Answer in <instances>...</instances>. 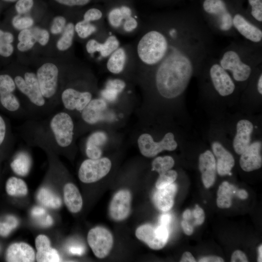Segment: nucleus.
<instances>
[{
  "label": "nucleus",
  "mask_w": 262,
  "mask_h": 262,
  "mask_svg": "<svg viewBox=\"0 0 262 262\" xmlns=\"http://www.w3.org/2000/svg\"><path fill=\"white\" fill-rule=\"evenodd\" d=\"M37 199L44 206L56 209L60 208L62 204L61 199L51 191L42 188L37 195Z\"/></svg>",
  "instance_id": "obj_32"
},
{
  "label": "nucleus",
  "mask_w": 262,
  "mask_h": 262,
  "mask_svg": "<svg viewBox=\"0 0 262 262\" xmlns=\"http://www.w3.org/2000/svg\"><path fill=\"white\" fill-rule=\"evenodd\" d=\"M126 59V53L123 48H118L110 55L107 63L108 70L114 74H118L124 69Z\"/></svg>",
  "instance_id": "obj_30"
},
{
  "label": "nucleus",
  "mask_w": 262,
  "mask_h": 262,
  "mask_svg": "<svg viewBox=\"0 0 262 262\" xmlns=\"http://www.w3.org/2000/svg\"><path fill=\"white\" fill-rule=\"evenodd\" d=\"M92 97L89 92L67 87L60 92V105L62 104L66 112L76 110L81 113L91 100Z\"/></svg>",
  "instance_id": "obj_11"
},
{
  "label": "nucleus",
  "mask_w": 262,
  "mask_h": 262,
  "mask_svg": "<svg viewBox=\"0 0 262 262\" xmlns=\"http://www.w3.org/2000/svg\"><path fill=\"white\" fill-rule=\"evenodd\" d=\"M17 218L12 215L6 216L5 221H0V236L6 237L18 225Z\"/></svg>",
  "instance_id": "obj_41"
},
{
  "label": "nucleus",
  "mask_w": 262,
  "mask_h": 262,
  "mask_svg": "<svg viewBox=\"0 0 262 262\" xmlns=\"http://www.w3.org/2000/svg\"><path fill=\"white\" fill-rule=\"evenodd\" d=\"M131 195L128 190L118 191L114 196L109 206L111 217L117 221L127 218L131 212Z\"/></svg>",
  "instance_id": "obj_13"
},
{
  "label": "nucleus",
  "mask_w": 262,
  "mask_h": 262,
  "mask_svg": "<svg viewBox=\"0 0 262 262\" xmlns=\"http://www.w3.org/2000/svg\"><path fill=\"white\" fill-rule=\"evenodd\" d=\"M171 216L168 214H162L159 218L160 224L167 227L171 221Z\"/></svg>",
  "instance_id": "obj_57"
},
{
  "label": "nucleus",
  "mask_w": 262,
  "mask_h": 262,
  "mask_svg": "<svg viewBox=\"0 0 262 262\" xmlns=\"http://www.w3.org/2000/svg\"><path fill=\"white\" fill-rule=\"evenodd\" d=\"M181 225L184 233L187 235H191L193 234L194 229L193 226L185 220L181 221Z\"/></svg>",
  "instance_id": "obj_53"
},
{
  "label": "nucleus",
  "mask_w": 262,
  "mask_h": 262,
  "mask_svg": "<svg viewBox=\"0 0 262 262\" xmlns=\"http://www.w3.org/2000/svg\"><path fill=\"white\" fill-rule=\"evenodd\" d=\"M36 249L35 258L39 262H57L61 261L57 250L51 246L49 239L44 234H39L35 238Z\"/></svg>",
  "instance_id": "obj_18"
},
{
  "label": "nucleus",
  "mask_w": 262,
  "mask_h": 262,
  "mask_svg": "<svg viewBox=\"0 0 262 262\" xmlns=\"http://www.w3.org/2000/svg\"><path fill=\"white\" fill-rule=\"evenodd\" d=\"M180 262H195L196 259L194 258L192 254L188 252H185L182 255L181 258L180 260Z\"/></svg>",
  "instance_id": "obj_56"
},
{
  "label": "nucleus",
  "mask_w": 262,
  "mask_h": 262,
  "mask_svg": "<svg viewBox=\"0 0 262 262\" xmlns=\"http://www.w3.org/2000/svg\"><path fill=\"white\" fill-rule=\"evenodd\" d=\"M87 239L93 253L98 258L106 257L113 246L112 233L102 227L98 226L91 229L88 233Z\"/></svg>",
  "instance_id": "obj_9"
},
{
  "label": "nucleus",
  "mask_w": 262,
  "mask_h": 262,
  "mask_svg": "<svg viewBox=\"0 0 262 262\" xmlns=\"http://www.w3.org/2000/svg\"><path fill=\"white\" fill-rule=\"evenodd\" d=\"M106 135L101 131H96L90 135L86 142L85 152L88 158L97 159L102 154L100 147L106 142Z\"/></svg>",
  "instance_id": "obj_27"
},
{
  "label": "nucleus",
  "mask_w": 262,
  "mask_h": 262,
  "mask_svg": "<svg viewBox=\"0 0 262 262\" xmlns=\"http://www.w3.org/2000/svg\"><path fill=\"white\" fill-rule=\"evenodd\" d=\"M7 131L6 122L3 118L0 115V146L5 140Z\"/></svg>",
  "instance_id": "obj_51"
},
{
  "label": "nucleus",
  "mask_w": 262,
  "mask_h": 262,
  "mask_svg": "<svg viewBox=\"0 0 262 262\" xmlns=\"http://www.w3.org/2000/svg\"><path fill=\"white\" fill-rule=\"evenodd\" d=\"M258 90L259 92L262 94V75H261L258 82Z\"/></svg>",
  "instance_id": "obj_62"
},
{
  "label": "nucleus",
  "mask_w": 262,
  "mask_h": 262,
  "mask_svg": "<svg viewBox=\"0 0 262 262\" xmlns=\"http://www.w3.org/2000/svg\"><path fill=\"white\" fill-rule=\"evenodd\" d=\"M177 191V185L173 183L163 188L157 189L153 197L155 206L163 212L170 210L174 205Z\"/></svg>",
  "instance_id": "obj_23"
},
{
  "label": "nucleus",
  "mask_w": 262,
  "mask_h": 262,
  "mask_svg": "<svg viewBox=\"0 0 262 262\" xmlns=\"http://www.w3.org/2000/svg\"><path fill=\"white\" fill-rule=\"evenodd\" d=\"M168 42L160 32L151 31L145 34L139 40L137 47L140 59L148 65H155L161 61L165 55Z\"/></svg>",
  "instance_id": "obj_4"
},
{
  "label": "nucleus",
  "mask_w": 262,
  "mask_h": 262,
  "mask_svg": "<svg viewBox=\"0 0 262 262\" xmlns=\"http://www.w3.org/2000/svg\"><path fill=\"white\" fill-rule=\"evenodd\" d=\"M251 7V15L257 20L262 21V0H248Z\"/></svg>",
  "instance_id": "obj_45"
},
{
  "label": "nucleus",
  "mask_w": 262,
  "mask_h": 262,
  "mask_svg": "<svg viewBox=\"0 0 262 262\" xmlns=\"http://www.w3.org/2000/svg\"><path fill=\"white\" fill-rule=\"evenodd\" d=\"M220 66L225 70L231 71L233 78L238 82L246 80L251 72L250 67L242 62L238 54L233 50L227 51L224 54Z\"/></svg>",
  "instance_id": "obj_12"
},
{
  "label": "nucleus",
  "mask_w": 262,
  "mask_h": 262,
  "mask_svg": "<svg viewBox=\"0 0 262 262\" xmlns=\"http://www.w3.org/2000/svg\"><path fill=\"white\" fill-rule=\"evenodd\" d=\"M131 9L125 6L112 10L108 15V20L110 24L115 28L119 27L124 19L131 16Z\"/></svg>",
  "instance_id": "obj_35"
},
{
  "label": "nucleus",
  "mask_w": 262,
  "mask_h": 262,
  "mask_svg": "<svg viewBox=\"0 0 262 262\" xmlns=\"http://www.w3.org/2000/svg\"><path fill=\"white\" fill-rule=\"evenodd\" d=\"M178 174L175 170H169L160 174L156 182L157 189H161L173 183L177 178Z\"/></svg>",
  "instance_id": "obj_40"
},
{
  "label": "nucleus",
  "mask_w": 262,
  "mask_h": 262,
  "mask_svg": "<svg viewBox=\"0 0 262 262\" xmlns=\"http://www.w3.org/2000/svg\"><path fill=\"white\" fill-rule=\"evenodd\" d=\"M41 93L54 111L60 105L58 91L60 72L57 66L50 62L42 65L35 73Z\"/></svg>",
  "instance_id": "obj_5"
},
{
  "label": "nucleus",
  "mask_w": 262,
  "mask_h": 262,
  "mask_svg": "<svg viewBox=\"0 0 262 262\" xmlns=\"http://www.w3.org/2000/svg\"><path fill=\"white\" fill-rule=\"evenodd\" d=\"M33 248L25 242L15 243L9 246L6 252V260L10 262H32L34 261Z\"/></svg>",
  "instance_id": "obj_19"
},
{
  "label": "nucleus",
  "mask_w": 262,
  "mask_h": 262,
  "mask_svg": "<svg viewBox=\"0 0 262 262\" xmlns=\"http://www.w3.org/2000/svg\"><path fill=\"white\" fill-rule=\"evenodd\" d=\"M262 245H261L258 248V262H261L262 261Z\"/></svg>",
  "instance_id": "obj_63"
},
{
  "label": "nucleus",
  "mask_w": 262,
  "mask_h": 262,
  "mask_svg": "<svg viewBox=\"0 0 262 262\" xmlns=\"http://www.w3.org/2000/svg\"><path fill=\"white\" fill-rule=\"evenodd\" d=\"M14 80L29 119L43 118L55 111L42 95L35 73L26 71L23 75L16 76Z\"/></svg>",
  "instance_id": "obj_3"
},
{
  "label": "nucleus",
  "mask_w": 262,
  "mask_h": 262,
  "mask_svg": "<svg viewBox=\"0 0 262 262\" xmlns=\"http://www.w3.org/2000/svg\"><path fill=\"white\" fill-rule=\"evenodd\" d=\"M204 212L202 208L198 205H196L193 211V215L195 218H197L203 214H204Z\"/></svg>",
  "instance_id": "obj_58"
},
{
  "label": "nucleus",
  "mask_w": 262,
  "mask_h": 262,
  "mask_svg": "<svg viewBox=\"0 0 262 262\" xmlns=\"http://www.w3.org/2000/svg\"><path fill=\"white\" fill-rule=\"evenodd\" d=\"M198 166L203 184L209 188L214 184L216 172L215 159L211 151L207 150L200 155Z\"/></svg>",
  "instance_id": "obj_17"
},
{
  "label": "nucleus",
  "mask_w": 262,
  "mask_h": 262,
  "mask_svg": "<svg viewBox=\"0 0 262 262\" xmlns=\"http://www.w3.org/2000/svg\"><path fill=\"white\" fill-rule=\"evenodd\" d=\"M31 160L25 151L18 152L10 164L13 172L16 174L24 176L28 174L31 168Z\"/></svg>",
  "instance_id": "obj_29"
},
{
  "label": "nucleus",
  "mask_w": 262,
  "mask_h": 262,
  "mask_svg": "<svg viewBox=\"0 0 262 262\" xmlns=\"http://www.w3.org/2000/svg\"><path fill=\"white\" fill-rule=\"evenodd\" d=\"M36 42L34 39L19 41L17 44V49L19 51L25 52L32 49Z\"/></svg>",
  "instance_id": "obj_48"
},
{
  "label": "nucleus",
  "mask_w": 262,
  "mask_h": 262,
  "mask_svg": "<svg viewBox=\"0 0 262 262\" xmlns=\"http://www.w3.org/2000/svg\"><path fill=\"white\" fill-rule=\"evenodd\" d=\"M126 84L119 79L109 80L106 88L101 92V95L107 100L112 101L115 100L118 94L125 88Z\"/></svg>",
  "instance_id": "obj_33"
},
{
  "label": "nucleus",
  "mask_w": 262,
  "mask_h": 262,
  "mask_svg": "<svg viewBox=\"0 0 262 262\" xmlns=\"http://www.w3.org/2000/svg\"><path fill=\"white\" fill-rule=\"evenodd\" d=\"M12 24L15 29L21 31L33 27L34 19L28 15V14L25 15L16 14L12 18Z\"/></svg>",
  "instance_id": "obj_38"
},
{
  "label": "nucleus",
  "mask_w": 262,
  "mask_h": 262,
  "mask_svg": "<svg viewBox=\"0 0 262 262\" xmlns=\"http://www.w3.org/2000/svg\"><path fill=\"white\" fill-rule=\"evenodd\" d=\"M138 26L137 20L131 16L125 19L124 23V29L127 32H131L136 28Z\"/></svg>",
  "instance_id": "obj_49"
},
{
  "label": "nucleus",
  "mask_w": 262,
  "mask_h": 262,
  "mask_svg": "<svg viewBox=\"0 0 262 262\" xmlns=\"http://www.w3.org/2000/svg\"><path fill=\"white\" fill-rule=\"evenodd\" d=\"M31 29L36 42L42 46H45L48 43L50 35L47 30L38 27H32Z\"/></svg>",
  "instance_id": "obj_43"
},
{
  "label": "nucleus",
  "mask_w": 262,
  "mask_h": 262,
  "mask_svg": "<svg viewBox=\"0 0 262 262\" xmlns=\"http://www.w3.org/2000/svg\"><path fill=\"white\" fill-rule=\"evenodd\" d=\"M21 134L28 144L61 150L73 142L74 124L67 112L55 111L43 118L28 119L21 127Z\"/></svg>",
  "instance_id": "obj_1"
},
{
  "label": "nucleus",
  "mask_w": 262,
  "mask_h": 262,
  "mask_svg": "<svg viewBox=\"0 0 262 262\" xmlns=\"http://www.w3.org/2000/svg\"><path fill=\"white\" fill-rule=\"evenodd\" d=\"M210 76L214 88L220 95L226 96L233 92L235 89L234 82L220 65H213L210 69Z\"/></svg>",
  "instance_id": "obj_15"
},
{
  "label": "nucleus",
  "mask_w": 262,
  "mask_h": 262,
  "mask_svg": "<svg viewBox=\"0 0 262 262\" xmlns=\"http://www.w3.org/2000/svg\"><path fill=\"white\" fill-rule=\"evenodd\" d=\"M253 128L252 123L247 120L242 119L237 123L236 134L233 142V148L237 154L241 155L249 146Z\"/></svg>",
  "instance_id": "obj_20"
},
{
  "label": "nucleus",
  "mask_w": 262,
  "mask_h": 262,
  "mask_svg": "<svg viewBox=\"0 0 262 262\" xmlns=\"http://www.w3.org/2000/svg\"><path fill=\"white\" fill-rule=\"evenodd\" d=\"M262 143L257 141L249 145L241 154L240 165L246 172L259 169L262 165Z\"/></svg>",
  "instance_id": "obj_16"
},
{
  "label": "nucleus",
  "mask_w": 262,
  "mask_h": 262,
  "mask_svg": "<svg viewBox=\"0 0 262 262\" xmlns=\"http://www.w3.org/2000/svg\"><path fill=\"white\" fill-rule=\"evenodd\" d=\"M75 25L72 22L66 23L62 35L56 43L57 49L61 51L67 50L73 43L75 34Z\"/></svg>",
  "instance_id": "obj_34"
},
{
  "label": "nucleus",
  "mask_w": 262,
  "mask_h": 262,
  "mask_svg": "<svg viewBox=\"0 0 262 262\" xmlns=\"http://www.w3.org/2000/svg\"><path fill=\"white\" fill-rule=\"evenodd\" d=\"M203 7L207 13L217 17L219 27L221 30L227 31L231 28L233 25L232 17L223 0H205Z\"/></svg>",
  "instance_id": "obj_14"
},
{
  "label": "nucleus",
  "mask_w": 262,
  "mask_h": 262,
  "mask_svg": "<svg viewBox=\"0 0 262 262\" xmlns=\"http://www.w3.org/2000/svg\"><path fill=\"white\" fill-rule=\"evenodd\" d=\"M192 64L184 54L175 51L164 59L156 75L160 94L167 98L180 95L186 88L193 73Z\"/></svg>",
  "instance_id": "obj_2"
},
{
  "label": "nucleus",
  "mask_w": 262,
  "mask_h": 262,
  "mask_svg": "<svg viewBox=\"0 0 262 262\" xmlns=\"http://www.w3.org/2000/svg\"><path fill=\"white\" fill-rule=\"evenodd\" d=\"M136 237L150 248L158 250L166 245L169 236L167 227L160 224L154 226L146 224L139 226L135 231Z\"/></svg>",
  "instance_id": "obj_8"
},
{
  "label": "nucleus",
  "mask_w": 262,
  "mask_h": 262,
  "mask_svg": "<svg viewBox=\"0 0 262 262\" xmlns=\"http://www.w3.org/2000/svg\"><path fill=\"white\" fill-rule=\"evenodd\" d=\"M232 23L240 33L246 39L256 43L262 40V31L242 15L236 14L232 18Z\"/></svg>",
  "instance_id": "obj_24"
},
{
  "label": "nucleus",
  "mask_w": 262,
  "mask_h": 262,
  "mask_svg": "<svg viewBox=\"0 0 262 262\" xmlns=\"http://www.w3.org/2000/svg\"><path fill=\"white\" fill-rule=\"evenodd\" d=\"M46 213V210L41 207H35L32 211V214L35 218H40L45 215Z\"/></svg>",
  "instance_id": "obj_52"
},
{
  "label": "nucleus",
  "mask_w": 262,
  "mask_h": 262,
  "mask_svg": "<svg viewBox=\"0 0 262 262\" xmlns=\"http://www.w3.org/2000/svg\"><path fill=\"white\" fill-rule=\"evenodd\" d=\"M119 46V42L116 37L111 35L103 43H99L95 39L89 40L86 43V49L90 54L99 52L102 57H106L117 49Z\"/></svg>",
  "instance_id": "obj_26"
},
{
  "label": "nucleus",
  "mask_w": 262,
  "mask_h": 262,
  "mask_svg": "<svg viewBox=\"0 0 262 262\" xmlns=\"http://www.w3.org/2000/svg\"><path fill=\"white\" fill-rule=\"evenodd\" d=\"M66 24V20L64 16L61 15L56 16L52 19L50 31L54 35L62 33Z\"/></svg>",
  "instance_id": "obj_44"
},
{
  "label": "nucleus",
  "mask_w": 262,
  "mask_h": 262,
  "mask_svg": "<svg viewBox=\"0 0 262 262\" xmlns=\"http://www.w3.org/2000/svg\"><path fill=\"white\" fill-rule=\"evenodd\" d=\"M213 154L217 158L216 170L220 176L231 175L230 171L234 165V159L231 154L219 142L212 145Z\"/></svg>",
  "instance_id": "obj_21"
},
{
  "label": "nucleus",
  "mask_w": 262,
  "mask_h": 262,
  "mask_svg": "<svg viewBox=\"0 0 262 262\" xmlns=\"http://www.w3.org/2000/svg\"><path fill=\"white\" fill-rule=\"evenodd\" d=\"M14 36L9 32L0 29V56L8 57L13 53L14 48L12 44Z\"/></svg>",
  "instance_id": "obj_36"
},
{
  "label": "nucleus",
  "mask_w": 262,
  "mask_h": 262,
  "mask_svg": "<svg viewBox=\"0 0 262 262\" xmlns=\"http://www.w3.org/2000/svg\"><path fill=\"white\" fill-rule=\"evenodd\" d=\"M69 252L74 255H81L84 252V248L79 245L71 246L68 248Z\"/></svg>",
  "instance_id": "obj_54"
},
{
  "label": "nucleus",
  "mask_w": 262,
  "mask_h": 262,
  "mask_svg": "<svg viewBox=\"0 0 262 262\" xmlns=\"http://www.w3.org/2000/svg\"><path fill=\"white\" fill-rule=\"evenodd\" d=\"M195 221L194 222V224L195 225H201L204 221L205 220V214L202 215L200 217L195 218Z\"/></svg>",
  "instance_id": "obj_61"
},
{
  "label": "nucleus",
  "mask_w": 262,
  "mask_h": 262,
  "mask_svg": "<svg viewBox=\"0 0 262 262\" xmlns=\"http://www.w3.org/2000/svg\"><path fill=\"white\" fill-rule=\"evenodd\" d=\"M53 1L61 6L73 7L86 5L90 0H53Z\"/></svg>",
  "instance_id": "obj_47"
},
{
  "label": "nucleus",
  "mask_w": 262,
  "mask_h": 262,
  "mask_svg": "<svg viewBox=\"0 0 262 262\" xmlns=\"http://www.w3.org/2000/svg\"><path fill=\"white\" fill-rule=\"evenodd\" d=\"M192 217V213L190 210L189 209H186L184 211L182 214V217L183 218V220H189Z\"/></svg>",
  "instance_id": "obj_60"
},
{
  "label": "nucleus",
  "mask_w": 262,
  "mask_h": 262,
  "mask_svg": "<svg viewBox=\"0 0 262 262\" xmlns=\"http://www.w3.org/2000/svg\"><path fill=\"white\" fill-rule=\"evenodd\" d=\"M138 144L141 154L147 157H154L164 150H174L177 147L174 135L171 132L167 133L159 142H154L150 134H142L138 139Z\"/></svg>",
  "instance_id": "obj_10"
},
{
  "label": "nucleus",
  "mask_w": 262,
  "mask_h": 262,
  "mask_svg": "<svg viewBox=\"0 0 262 262\" xmlns=\"http://www.w3.org/2000/svg\"><path fill=\"white\" fill-rule=\"evenodd\" d=\"M2 1L6 2L14 3L16 2L17 0H2Z\"/></svg>",
  "instance_id": "obj_64"
},
{
  "label": "nucleus",
  "mask_w": 262,
  "mask_h": 262,
  "mask_svg": "<svg viewBox=\"0 0 262 262\" xmlns=\"http://www.w3.org/2000/svg\"><path fill=\"white\" fill-rule=\"evenodd\" d=\"M102 13L97 8H92L87 10L83 15V20L91 22L98 20L101 18Z\"/></svg>",
  "instance_id": "obj_46"
},
{
  "label": "nucleus",
  "mask_w": 262,
  "mask_h": 262,
  "mask_svg": "<svg viewBox=\"0 0 262 262\" xmlns=\"http://www.w3.org/2000/svg\"><path fill=\"white\" fill-rule=\"evenodd\" d=\"M35 3V0H17L15 2L14 8L17 14H27L33 10Z\"/></svg>",
  "instance_id": "obj_42"
},
{
  "label": "nucleus",
  "mask_w": 262,
  "mask_h": 262,
  "mask_svg": "<svg viewBox=\"0 0 262 262\" xmlns=\"http://www.w3.org/2000/svg\"><path fill=\"white\" fill-rule=\"evenodd\" d=\"M96 27L91 22L84 20L78 22L75 25V31L81 38L84 39L96 31Z\"/></svg>",
  "instance_id": "obj_39"
},
{
  "label": "nucleus",
  "mask_w": 262,
  "mask_h": 262,
  "mask_svg": "<svg viewBox=\"0 0 262 262\" xmlns=\"http://www.w3.org/2000/svg\"><path fill=\"white\" fill-rule=\"evenodd\" d=\"M107 109L106 102L102 99H91L81 112L82 120L90 125L95 124L104 119Z\"/></svg>",
  "instance_id": "obj_22"
},
{
  "label": "nucleus",
  "mask_w": 262,
  "mask_h": 262,
  "mask_svg": "<svg viewBox=\"0 0 262 262\" xmlns=\"http://www.w3.org/2000/svg\"><path fill=\"white\" fill-rule=\"evenodd\" d=\"M231 262H247L248 260L246 254L240 250L234 251L231 258Z\"/></svg>",
  "instance_id": "obj_50"
},
{
  "label": "nucleus",
  "mask_w": 262,
  "mask_h": 262,
  "mask_svg": "<svg viewBox=\"0 0 262 262\" xmlns=\"http://www.w3.org/2000/svg\"><path fill=\"white\" fill-rule=\"evenodd\" d=\"M174 164V160L171 156L158 157L152 163V170L156 171L160 175L170 170Z\"/></svg>",
  "instance_id": "obj_37"
},
{
  "label": "nucleus",
  "mask_w": 262,
  "mask_h": 262,
  "mask_svg": "<svg viewBox=\"0 0 262 262\" xmlns=\"http://www.w3.org/2000/svg\"><path fill=\"white\" fill-rule=\"evenodd\" d=\"M199 262H223L224 260L221 257L216 256H210L199 259Z\"/></svg>",
  "instance_id": "obj_55"
},
{
  "label": "nucleus",
  "mask_w": 262,
  "mask_h": 262,
  "mask_svg": "<svg viewBox=\"0 0 262 262\" xmlns=\"http://www.w3.org/2000/svg\"><path fill=\"white\" fill-rule=\"evenodd\" d=\"M16 87L14 79L9 75H0V103L7 111L19 113L21 118L29 116L20 99L15 94Z\"/></svg>",
  "instance_id": "obj_6"
},
{
  "label": "nucleus",
  "mask_w": 262,
  "mask_h": 262,
  "mask_svg": "<svg viewBox=\"0 0 262 262\" xmlns=\"http://www.w3.org/2000/svg\"><path fill=\"white\" fill-rule=\"evenodd\" d=\"M63 196L67 209L72 213L79 212L82 207V198L77 186L72 183H67L64 187Z\"/></svg>",
  "instance_id": "obj_25"
},
{
  "label": "nucleus",
  "mask_w": 262,
  "mask_h": 262,
  "mask_svg": "<svg viewBox=\"0 0 262 262\" xmlns=\"http://www.w3.org/2000/svg\"><path fill=\"white\" fill-rule=\"evenodd\" d=\"M236 194L241 199H246L248 196L247 192L244 189L237 190Z\"/></svg>",
  "instance_id": "obj_59"
},
{
  "label": "nucleus",
  "mask_w": 262,
  "mask_h": 262,
  "mask_svg": "<svg viewBox=\"0 0 262 262\" xmlns=\"http://www.w3.org/2000/svg\"><path fill=\"white\" fill-rule=\"evenodd\" d=\"M5 188L7 193L13 196H25L28 192L26 182L22 179L16 177H11L7 180Z\"/></svg>",
  "instance_id": "obj_31"
},
{
  "label": "nucleus",
  "mask_w": 262,
  "mask_h": 262,
  "mask_svg": "<svg viewBox=\"0 0 262 262\" xmlns=\"http://www.w3.org/2000/svg\"><path fill=\"white\" fill-rule=\"evenodd\" d=\"M236 188L227 181H224L219 186L217 193V206L220 208H229L232 204V197L236 194Z\"/></svg>",
  "instance_id": "obj_28"
},
{
  "label": "nucleus",
  "mask_w": 262,
  "mask_h": 262,
  "mask_svg": "<svg viewBox=\"0 0 262 262\" xmlns=\"http://www.w3.org/2000/svg\"><path fill=\"white\" fill-rule=\"evenodd\" d=\"M111 162L108 158L88 159L81 164L78 171L80 180L85 183L96 182L105 177L111 168Z\"/></svg>",
  "instance_id": "obj_7"
}]
</instances>
